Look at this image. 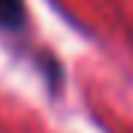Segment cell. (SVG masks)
<instances>
[{"label": "cell", "instance_id": "6da1fadb", "mask_svg": "<svg viewBox=\"0 0 133 133\" xmlns=\"http://www.w3.org/2000/svg\"><path fill=\"white\" fill-rule=\"evenodd\" d=\"M24 24V3L21 0H0V27L18 30Z\"/></svg>", "mask_w": 133, "mask_h": 133}]
</instances>
